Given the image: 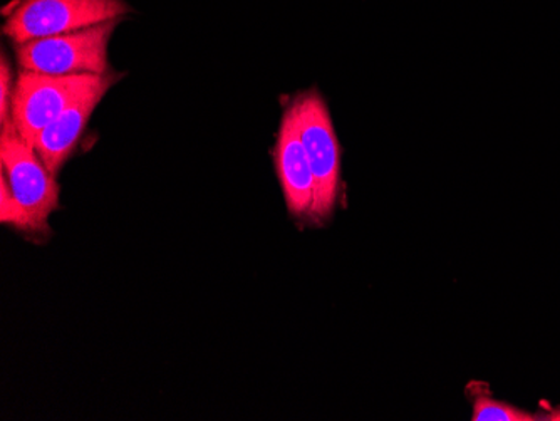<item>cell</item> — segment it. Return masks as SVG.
Instances as JSON below:
<instances>
[{"label":"cell","instance_id":"1","mask_svg":"<svg viewBox=\"0 0 560 421\" xmlns=\"http://www.w3.org/2000/svg\"><path fill=\"white\" fill-rule=\"evenodd\" d=\"M118 22L115 19L75 33L15 44L19 66L25 71L52 77H106L109 40Z\"/></svg>","mask_w":560,"mask_h":421},{"label":"cell","instance_id":"2","mask_svg":"<svg viewBox=\"0 0 560 421\" xmlns=\"http://www.w3.org/2000/svg\"><path fill=\"white\" fill-rule=\"evenodd\" d=\"M131 11L125 0H21L5 21L4 34L15 44L30 43L97 26Z\"/></svg>","mask_w":560,"mask_h":421},{"label":"cell","instance_id":"3","mask_svg":"<svg viewBox=\"0 0 560 421\" xmlns=\"http://www.w3.org/2000/svg\"><path fill=\"white\" fill-rule=\"evenodd\" d=\"M294 105L298 109L302 143L316 182L311 217L326 220L335 212L341 187V147L338 135L326 102L317 91L301 94Z\"/></svg>","mask_w":560,"mask_h":421},{"label":"cell","instance_id":"4","mask_svg":"<svg viewBox=\"0 0 560 421\" xmlns=\"http://www.w3.org/2000/svg\"><path fill=\"white\" fill-rule=\"evenodd\" d=\"M0 162L2 177L8 180L12 195L44 232L49 231L47 220L59 206L56 175L44 165L36 148L22 140L12 121L0 128Z\"/></svg>","mask_w":560,"mask_h":421},{"label":"cell","instance_id":"5","mask_svg":"<svg viewBox=\"0 0 560 421\" xmlns=\"http://www.w3.org/2000/svg\"><path fill=\"white\" fill-rule=\"evenodd\" d=\"M100 78L90 74L52 77L22 69L15 81L12 102V122L22 140L34 147L40 131Z\"/></svg>","mask_w":560,"mask_h":421},{"label":"cell","instance_id":"6","mask_svg":"<svg viewBox=\"0 0 560 421\" xmlns=\"http://www.w3.org/2000/svg\"><path fill=\"white\" fill-rule=\"evenodd\" d=\"M273 155H276L277 177L284 191L289 213L294 217L313 215L316 182H314L307 152L302 143L294 103L289 106L280 121Z\"/></svg>","mask_w":560,"mask_h":421},{"label":"cell","instance_id":"7","mask_svg":"<svg viewBox=\"0 0 560 421\" xmlns=\"http://www.w3.org/2000/svg\"><path fill=\"white\" fill-rule=\"evenodd\" d=\"M115 81L116 74H112V72L106 77H101L93 86L88 87L84 93L75 97L74 102L55 121L49 122L34 141V148L39 153L44 165L56 177H58L59 169L68 162L69 156L74 153L94 109L103 102V97L106 96Z\"/></svg>","mask_w":560,"mask_h":421},{"label":"cell","instance_id":"8","mask_svg":"<svg viewBox=\"0 0 560 421\" xmlns=\"http://www.w3.org/2000/svg\"><path fill=\"white\" fill-rule=\"evenodd\" d=\"M474 421H536L539 414L528 413L522 408L495 400L487 393H478L474 401Z\"/></svg>","mask_w":560,"mask_h":421},{"label":"cell","instance_id":"9","mask_svg":"<svg viewBox=\"0 0 560 421\" xmlns=\"http://www.w3.org/2000/svg\"><path fill=\"white\" fill-rule=\"evenodd\" d=\"M0 220L24 232H44L25 207L12 195L8 180L0 178Z\"/></svg>","mask_w":560,"mask_h":421},{"label":"cell","instance_id":"10","mask_svg":"<svg viewBox=\"0 0 560 421\" xmlns=\"http://www.w3.org/2000/svg\"><path fill=\"white\" fill-rule=\"evenodd\" d=\"M15 83L8 56L0 59V128L12 121V102H14Z\"/></svg>","mask_w":560,"mask_h":421},{"label":"cell","instance_id":"11","mask_svg":"<svg viewBox=\"0 0 560 421\" xmlns=\"http://www.w3.org/2000/svg\"><path fill=\"white\" fill-rule=\"evenodd\" d=\"M539 420L560 421V407L547 411V413L539 414Z\"/></svg>","mask_w":560,"mask_h":421}]
</instances>
